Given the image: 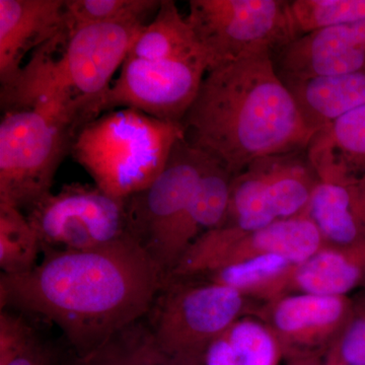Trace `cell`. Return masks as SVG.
<instances>
[{
    "label": "cell",
    "mask_w": 365,
    "mask_h": 365,
    "mask_svg": "<svg viewBox=\"0 0 365 365\" xmlns=\"http://www.w3.org/2000/svg\"><path fill=\"white\" fill-rule=\"evenodd\" d=\"M181 124L187 143L232 176L259 158L307 150L316 134L270 52L209 68Z\"/></svg>",
    "instance_id": "obj_2"
},
{
    "label": "cell",
    "mask_w": 365,
    "mask_h": 365,
    "mask_svg": "<svg viewBox=\"0 0 365 365\" xmlns=\"http://www.w3.org/2000/svg\"><path fill=\"white\" fill-rule=\"evenodd\" d=\"M207 155L184 137L175 145L165 170L150 186L125 201L127 234L153 259L169 279L173 237L186 213Z\"/></svg>",
    "instance_id": "obj_10"
},
{
    "label": "cell",
    "mask_w": 365,
    "mask_h": 365,
    "mask_svg": "<svg viewBox=\"0 0 365 365\" xmlns=\"http://www.w3.org/2000/svg\"><path fill=\"white\" fill-rule=\"evenodd\" d=\"M294 264L279 255H264L225 266L208 274L209 280L235 288L244 295L270 300L287 292L288 278Z\"/></svg>",
    "instance_id": "obj_22"
},
{
    "label": "cell",
    "mask_w": 365,
    "mask_h": 365,
    "mask_svg": "<svg viewBox=\"0 0 365 365\" xmlns=\"http://www.w3.org/2000/svg\"><path fill=\"white\" fill-rule=\"evenodd\" d=\"M66 29V0H0L1 83L21 71L29 53L33 54Z\"/></svg>",
    "instance_id": "obj_14"
},
{
    "label": "cell",
    "mask_w": 365,
    "mask_h": 365,
    "mask_svg": "<svg viewBox=\"0 0 365 365\" xmlns=\"http://www.w3.org/2000/svg\"><path fill=\"white\" fill-rule=\"evenodd\" d=\"M246 295L215 281H169L158 297L151 331L168 356L204 355L209 344L241 319Z\"/></svg>",
    "instance_id": "obj_9"
},
{
    "label": "cell",
    "mask_w": 365,
    "mask_h": 365,
    "mask_svg": "<svg viewBox=\"0 0 365 365\" xmlns=\"http://www.w3.org/2000/svg\"><path fill=\"white\" fill-rule=\"evenodd\" d=\"M30 272L0 276V307L58 327L78 356L150 314L168 276L130 235L86 251H43Z\"/></svg>",
    "instance_id": "obj_1"
},
{
    "label": "cell",
    "mask_w": 365,
    "mask_h": 365,
    "mask_svg": "<svg viewBox=\"0 0 365 365\" xmlns=\"http://www.w3.org/2000/svg\"><path fill=\"white\" fill-rule=\"evenodd\" d=\"M204 365H237L234 349L225 332L216 338L206 348L203 355Z\"/></svg>",
    "instance_id": "obj_30"
},
{
    "label": "cell",
    "mask_w": 365,
    "mask_h": 365,
    "mask_svg": "<svg viewBox=\"0 0 365 365\" xmlns=\"http://www.w3.org/2000/svg\"><path fill=\"white\" fill-rule=\"evenodd\" d=\"M347 297L309 294L283 295L271 300L267 326L276 337L311 344L342 333L353 311Z\"/></svg>",
    "instance_id": "obj_15"
},
{
    "label": "cell",
    "mask_w": 365,
    "mask_h": 365,
    "mask_svg": "<svg viewBox=\"0 0 365 365\" xmlns=\"http://www.w3.org/2000/svg\"><path fill=\"white\" fill-rule=\"evenodd\" d=\"M43 251L100 248L127 234L125 201L98 187L71 184L48 194L26 211Z\"/></svg>",
    "instance_id": "obj_11"
},
{
    "label": "cell",
    "mask_w": 365,
    "mask_h": 365,
    "mask_svg": "<svg viewBox=\"0 0 365 365\" xmlns=\"http://www.w3.org/2000/svg\"><path fill=\"white\" fill-rule=\"evenodd\" d=\"M290 11L299 37L331 26L365 21V0H294Z\"/></svg>",
    "instance_id": "obj_26"
},
{
    "label": "cell",
    "mask_w": 365,
    "mask_h": 365,
    "mask_svg": "<svg viewBox=\"0 0 365 365\" xmlns=\"http://www.w3.org/2000/svg\"><path fill=\"white\" fill-rule=\"evenodd\" d=\"M324 245L319 228L302 215L251 232L230 225L215 228L199 237L192 259L197 270L208 275L225 266L264 255H279L299 265Z\"/></svg>",
    "instance_id": "obj_12"
},
{
    "label": "cell",
    "mask_w": 365,
    "mask_h": 365,
    "mask_svg": "<svg viewBox=\"0 0 365 365\" xmlns=\"http://www.w3.org/2000/svg\"><path fill=\"white\" fill-rule=\"evenodd\" d=\"M232 175L208 157L186 213L178 227L169 252L170 274L200 235L227 222Z\"/></svg>",
    "instance_id": "obj_17"
},
{
    "label": "cell",
    "mask_w": 365,
    "mask_h": 365,
    "mask_svg": "<svg viewBox=\"0 0 365 365\" xmlns=\"http://www.w3.org/2000/svg\"><path fill=\"white\" fill-rule=\"evenodd\" d=\"M160 0H66L67 30L98 24L148 23Z\"/></svg>",
    "instance_id": "obj_25"
},
{
    "label": "cell",
    "mask_w": 365,
    "mask_h": 365,
    "mask_svg": "<svg viewBox=\"0 0 365 365\" xmlns=\"http://www.w3.org/2000/svg\"><path fill=\"white\" fill-rule=\"evenodd\" d=\"M319 181L307 150L259 158L232 177L225 225L251 232L304 215Z\"/></svg>",
    "instance_id": "obj_7"
},
{
    "label": "cell",
    "mask_w": 365,
    "mask_h": 365,
    "mask_svg": "<svg viewBox=\"0 0 365 365\" xmlns=\"http://www.w3.org/2000/svg\"><path fill=\"white\" fill-rule=\"evenodd\" d=\"M74 130L52 113L34 108L4 111L0 123V203L28 211L51 193Z\"/></svg>",
    "instance_id": "obj_5"
},
{
    "label": "cell",
    "mask_w": 365,
    "mask_h": 365,
    "mask_svg": "<svg viewBox=\"0 0 365 365\" xmlns=\"http://www.w3.org/2000/svg\"><path fill=\"white\" fill-rule=\"evenodd\" d=\"M209 67V62L203 58L143 60L127 57L118 78L113 79L104 95L86 110L83 125L104 113L124 108L162 121L181 124Z\"/></svg>",
    "instance_id": "obj_8"
},
{
    "label": "cell",
    "mask_w": 365,
    "mask_h": 365,
    "mask_svg": "<svg viewBox=\"0 0 365 365\" xmlns=\"http://www.w3.org/2000/svg\"><path fill=\"white\" fill-rule=\"evenodd\" d=\"M33 330L25 319L9 309L0 313V364L25 351L35 342Z\"/></svg>",
    "instance_id": "obj_28"
},
{
    "label": "cell",
    "mask_w": 365,
    "mask_h": 365,
    "mask_svg": "<svg viewBox=\"0 0 365 365\" xmlns=\"http://www.w3.org/2000/svg\"><path fill=\"white\" fill-rule=\"evenodd\" d=\"M186 19L209 68L256 53L274 56L299 38L285 0H191Z\"/></svg>",
    "instance_id": "obj_6"
},
{
    "label": "cell",
    "mask_w": 365,
    "mask_h": 365,
    "mask_svg": "<svg viewBox=\"0 0 365 365\" xmlns=\"http://www.w3.org/2000/svg\"><path fill=\"white\" fill-rule=\"evenodd\" d=\"M360 287H365V244H325L309 260L292 269L287 292L347 297Z\"/></svg>",
    "instance_id": "obj_18"
},
{
    "label": "cell",
    "mask_w": 365,
    "mask_h": 365,
    "mask_svg": "<svg viewBox=\"0 0 365 365\" xmlns=\"http://www.w3.org/2000/svg\"><path fill=\"white\" fill-rule=\"evenodd\" d=\"M285 85L294 95L307 125L316 133L340 117L365 106V67L340 76Z\"/></svg>",
    "instance_id": "obj_20"
},
{
    "label": "cell",
    "mask_w": 365,
    "mask_h": 365,
    "mask_svg": "<svg viewBox=\"0 0 365 365\" xmlns=\"http://www.w3.org/2000/svg\"><path fill=\"white\" fill-rule=\"evenodd\" d=\"M146 24L66 28L1 83L2 110H47L71 120L78 129L86 110L109 88Z\"/></svg>",
    "instance_id": "obj_3"
},
{
    "label": "cell",
    "mask_w": 365,
    "mask_h": 365,
    "mask_svg": "<svg viewBox=\"0 0 365 365\" xmlns=\"http://www.w3.org/2000/svg\"><path fill=\"white\" fill-rule=\"evenodd\" d=\"M182 137V124L124 108L104 113L79 127L71 153L96 187L126 200L162 174Z\"/></svg>",
    "instance_id": "obj_4"
},
{
    "label": "cell",
    "mask_w": 365,
    "mask_h": 365,
    "mask_svg": "<svg viewBox=\"0 0 365 365\" xmlns=\"http://www.w3.org/2000/svg\"><path fill=\"white\" fill-rule=\"evenodd\" d=\"M129 58L208 60L195 34L173 0H160L157 13L137 36ZM210 66V63H209Z\"/></svg>",
    "instance_id": "obj_21"
},
{
    "label": "cell",
    "mask_w": 365,
    "mask_h": 365,
    "mask_svg": "<svg viewBox=\"0 0 365 365\" xmlns=\"http://www.w3.org/2000/svg\"><path fill=\"white\" fill-rule=\"evenodd\" d=\"M42 244L21 209L0 203V268L4 275L30 272L38 264Z\"/></svg>",
    "instance_id": "obj_24"
},
{
    "label": "cell",
    "mask_w": 365,
    "mask_h": 365,
    "mask_svg": "<svg viewBox=\"0 0 365 365\" xmlns=\"http://www.w3.org/2000/svg\"><path fill=\"white\" fill-rule=\"evenodd\" d=\"M339 357L348 365H365V297L353 304L347 325L340 334Z\"/></svg>",
    "instance_id": "obj_29"
},
{
    "label": "cell",
    "mask_w": 365,
    "mask_h": 365,
    "mask_svg": "<svg viewBox=\"0 0 365 365\" xmlns=\"http://www.w3.org/2000/svg\"><path fill=\"white\" fill-rule=\"evenodd\" d=\"M337 365H348V364H346L344 361H343L342 359H341V362L339 364H337Z\"/></svg>",
    "instance_id": "obj_33"
},
{
    "label": "cell",
    "mask_w": 365,
    "mask_h": 365,
    "mask_svg": "<svg viewBox=\"0 0 365 365\" xmlns=\"http://www.w3.org/2000/svg\"><path fill=\"white\" fill-rule=\"evenodd\" d=\"M234 349L237 365H274L277 356V337L266 324L242 318L225 331Z\"/></svg>",
    "instance_id": "obj_27"
},
{
    "label": "cell",
    "mask_w": 365,
    "mask_h": 365,
    "mask_svg": "<svg viewBox=\"0 0 365 365\" xmlns=\"http://www.w3.org/2000/svg\"><path fill=\"white\" fill-rule=\"evenodd\" d=\"M307 153L322 181L365 175V106L317 132Z\"/></svg>",
    "instance_id": "obj_19"
},
{
    "label": "cell",
    "mask_w": 365,
    "mask_h": 365,
    "mask_svg": "<svg viewBox=\"0 0 365 365\" xmlns=\"http://www.w3.org/2000/svg\"><path fill=\"white\" fill-rule=\"evenodd\" d=\"M150 325L143 321L117 334L95 351L78 356L68 365H165Z\"/></svg>",
    "instance_id": "obj_23"
},
{
    "label": "cell",
    "mask_w": 365,
    "mask_h": 365,
    "mask_svg": "<svg viewBox=\"0 0 365 365\" xmlns=\"http://www.w3.org/2000/svg\"><path fill=\"white\" fill-rule=\"evenodd\" d=\"M0 365H51V356L36 340L25 351Z\"/></svg>",
    "instance_id": "obj_31"
},
{
    "label": "cell",
    "mask_w": 365,
    "mask_h": 365,
    "mask_svg": "<svg viewBox=\"0 0 365 365\" xmlns=\"http://www.w3.org/2000/svg\"><path fill=\"white\" fill-rule=\"evenodd\" d=\"M275 55L285 83L359 71L365 67V21L300 36Z\"/></svg>",
    "instance_id": "obj_13"
},
{
    "label": "cell",
    "mask_w": 365,
    "mask_h": 365,
    "mask_svg": "<svg viewBox=\"0 0 365 365\" xmlns=\"http://www.w3.org/2000/svg\"><path fill=\"white\" fill-rule=\"evenodd\" d=\"M304 215L327 245L365 244V175L319 180Z\"/></svg>",
    "instance_id": "obj_16"
},
{
    "label": "cell",
    "mask_w": 365,
    "mask_h": 365,
    "mask_svg": "<svg viewBox=\"0 0 365 365\" xmlns=\"http://www.w3.org/2000/svg\"><path fill=\"white\" fill-rule=\"evenodd\" d=\"M203 355H177L168 356L165 365H200Z\"/></svg>",
    "instance_id": "obj_32"
}]
</instances>
